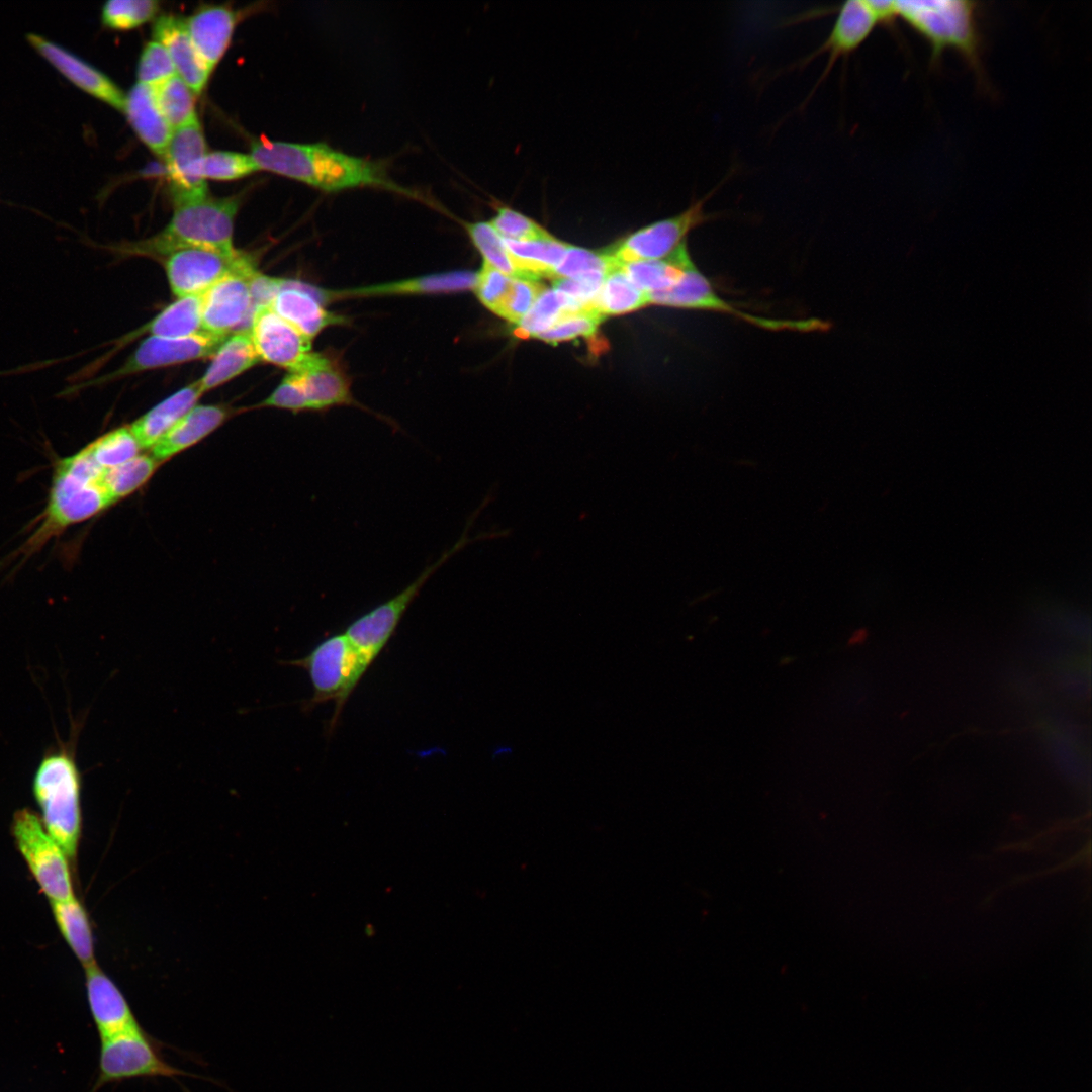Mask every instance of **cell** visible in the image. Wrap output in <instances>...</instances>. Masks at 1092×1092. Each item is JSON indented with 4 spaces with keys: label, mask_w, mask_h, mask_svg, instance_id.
Instances as JSON below:
<instances>
[{
    "label": "cell",
    "mask_w": 1092,
    "mask_h": 1092,
    "mask_svg": "<svg viewBox=\"0 0 1092 1092\" xmlns=\"http://www.w3.org/2000/svg\"><path fill=\"white\" fill-rule=\"evenodd\" d=\"M893 4L896 20L901 19L927 43L932 67L938 66L946 52L953 51L987 89L978 2L899 0Z\"/></svg>",
    "instance_id": "2"
},
{
    "label": "cell",
    "mask_w": 1092,
    "mask_h": 1092,
    "mask_svg": "<svg viewBox=\"0 0 1092 1092\" xmlns=\"http://www.w3.org/2000/svg\"><path fill=\"white\" fill-rule=\"evenodd\" d=\"M605 276L596 272L574 278L554 279L553 289L566 295L583 309L593 306Z\"/></svg>",
    "instance_id": "45"
},
{
    "label": "cell",
    "mask_w": 1092,
    "mask_h": 1092,
    "mask_svg": "<svg viewBox=\"0 0 1092 1092\" xmlns=\"http://www.w3.org/2000/svg\"><path fill=\"white\" fill-rule=\"evenodd\" d=\"M184 22L200 59L212 72L230 46L237 23L235 11L224 6L202 7Z\"/></svg>",
    "instance_id": "22"
},
{
    "label": "cell",
    "mask_w": 1092,
    "mask_h": 1092,
    "mask_svg": "<svg viewBox=\"0 0 1092 1092\" xmlns=\"http://www.w3.org/2000/svg\"><path fill=\"white\" fill-rule=\"evenodd\" d=\"M255 263L233 271L201 295V320L205 332L229 336L249 330L255 305L250 291V277Z\"/></svg>",
    "instance_id": "12"
},
{
    "label": "cell",
    "mask_w": 1092,
    "mask_h": 1092,
    "mask_svg": "<svg viewBox=\"0 0 1092 1092\" xmlns=\"http://www.w3.org/2000/svg\"><path fill=\"white\" fill-rule=\"evenodd\" d=\"M97 1079L89 1092L102 1086L134 1078L193 1076L162 1055L161 1043L142 1026L100 1039Z\"/></svg>",
    "instance_id": "5"
},
{
    "label": "cell",
    "mask_w": 1092,
    "mask_h": 1092,
    "mask_svg": "<svg viewBox=\"0 0 1092 1092\" xmlns=\"http://www.w3.org/2000/svg\"><path fill=\"white\" fill-rule=\"evenodd\" d=\"M228 414L221 405L196 404L150 449V455L159 463L171 458L213 432Z\"/></svg>",
    "instance_id": "23"
},
{
    "label": "cell",
    "mask_w": 1092,
    "mask_h": 1092,
    "mask_svg": "<svg viewBox=\"0 0 1092 1092\" xmlns=\"http://www.w3.org/2000/svg\"><path fill=\"white\" fill-rule=\"evenodd\" d=\"M260 362L249 330L229 335L215 353L203 376L198 379L203 393L247 371Z\"/></svg>",
    "instance_id": "26"
},
{
    "label": "cell",
    "mask_w": 1092,
    "mask_h": 1092,
    "mask_svg": "<svg viewBox=\"0 0 1092 1092\" xmlns=\"http://www.w3.org/2000/svg\"><path fill=\"white\" fill-rule=\"evenodd\" d=\"M249 332L260 361L292 372L313 353L311 340L277 315L270 307H258Z\"/></svg>",
    "instance_id": "14"
},
{
    "label": "cell",
    "mask_w": 1092,
    "mask_h": 1092,
    "mask_svg": "<svg viewBox=\"0 0 1092 1092\" xmlns=\"http://www.w3.org/2000/svg\"><path fill=\"white\" fill-rule=\"evenodd\" d=\"M154 40L167 50L176 74L195 95L204 89L211 72L196 52L187 32L184 19L174 15L159 17L153 29Z\"/></svg>",
    "instance_id": "21"
},
{
    "label": "cell",
    "mask_w": 1092,
    "mask_h": 1092,
    "mask_svg": "<svg viewBox=\"0 0 1092 1092\" xmlns=\"http://www.w3.org/2000/svg\"><path fill=\"white\" fill-rule=\"evenodd\" d=\"M258 170L251 155L229 151L207 152L202 166L205 180H235Z\"/></svg>",
    "instance_id": "40"
},
{
    "label": "cell",
    "mask_w": 1092,
    "mask_h": 1092,
    "mask_svg": "<svg viewBox=\"0 0 1092 1092\" xmlns=\"http://www.w3.org/2000/svg\"><path fill=\"white\" fill-rule=\"evenodd\" d=\"M158 465L159 462L150 454H140L131 460L114 467L102 465L98 477L90 485L76 493L83 491L100 493L113 505L148 481Z\"/></svg>",
    "instance_id": "28"
},
{
    "label": "cell",
    "mask_w": 1092,
    "mask_h": 1092,
    "mask_svg": "<svg viewBox=\"0 0 1092 1092\" xmlns=\"http://www.w3.org/2000/svg\"><path fill=\"white\" fill-rule=\"evenodd\" d=\"M477 273L456 270L342 290L320 289L323 301L392 295L454 293L473 289Z\"/></svg>",
    "instance_id": "19"
},
{
    "label": "cell",
    "mask_w": 1092,
    "mask_h": 1092,
    "mask_svg": "<svg viewBox=\"0 0 1092 1092\" xmlns=\"http://www.w3.org/2000/svg\"><path fill=\"white\" fill-rule=\"evenodd\" d=\"M152 89L157 106L172 130L197 119L195 94L178 75Z\"/></svg>",
    "instance_id": "34"
},
{
    "label": "cell",
    "mask_w": 1092,
    "mask_h": 1092,
    "mask_svg": "<svg viewBox=\"0 0 1092 1092\" xmlns=\"http://www.w3.org/2000/svg\"><path fill=\"white\" fill-rule=\"evenodd\" d=\"M11 831L19 852L49 901H63L75 896L69 859L48 833L41 819L28 808L17 810Z\"/></svg>",
    "instance_id": "7"
},
{
    "label": "cell",
    "mask_w": 1092,
    "mask_h": 1092,
    "mask_svg": "<svg viewBox=\"0 0 1092 1092\" xmlns=\"http://www.w3.org/2000/svg\"><path fill=\"white\" fill-rule=\"evenodd\" d=\"M544 290L545 287L538 281L514 278L510 291L495 314L517 325Z\"/></svg>",
    "instance_id": "43"
},
{
    "label": "cell",
    "mask_w": 1092,
    "mask_h": 1092,
    "mask_svg": "<svg viewBox=\"0 0 1092 1092\" xmlns=\"http://www.w3.org/2000/svg\"><path fill=\"white\" fill-rule=\"evenodd\" d=\"M877 25L880 23L869 0H851L843 3L825 41L798 64L801 67L824 53L828 55L825 68L810 96L827 78L835 63L854 53L869 38Z\"/></svg>",
    "instance_id": "15"
},
{
    "label": "cell",
    "mask_w": 1092,
    "mask_h": 1092,
    "mask_svg": "<svg viewBox=\"0 0 1092 1092\" xmlns=\"http://www.w3.org/2000/svg\"><path fill=\"white\" fill-rule=\"evenodd\" d=\"M286 664L305 669L310 677L313 695L304 704V710L335 702V712L329 727L335 728L351 693L360 681L357 675V656L346 634H335L317 644L302 658Z\"/></svg>",
    "instance_id": "6"
},
{
    "label": "cell",
    "mask_w": 1092,
    "mask_h": 1092,
    "mask_svg": "<svg viewBox=\"0 0 1092 1092\" xmlns=\"http://www.w3.org/2000/svg\"><path fill=\"white\" fill-rule=\"evenodd\" d=\"M504 244L514 259L520 279L533 281L552 278L568 246L554 237L529 242L504 239Z\"/></svg>",
    "instance_id": "29"
},
{
    "label": "cell",
    "mask_w": 1092,
    "mask_h": 1092,
    "mask_svg": "<svg viewBox=\"0 0 1092 1092\" xmlns=\"http://www.w3.org/2000/svg\"><path fill=\"white\" fill-rule=\"evenodd\" d=\"M93 457L105 467H114L140 455L142 447L129 427L110 431L87 445Z\"/></svg>",
    "instance_id": "36"
},
{
    "label": "cell",
    "mask_w": 1092,
    "mask_h": 1092,
    "mask_svg": "<svg viewBox=\"0 0 1092 1092\" xmlns=\"http://www.w3.org/2000/svg\"><path fill=\"white\" fill-rule=\"evenodd\" d=\"M489 222L504 239L529 242L549 239L552 236L532 218L507 205L499 204Z\"/></svg>",
    "instance_id": "39"
},
{
    "label": "cell",
    "mask_w": 1092,
    "mask_h": 1092,
    "mask_svg": "<svg viewBox=\"0 0 1092 1092\" xmlns=\"http://www.w3.org/2000/svg\"><path fill=\"white\" fill-rule=\"evenodd\" d=\"M269 307L311 341L327 327L347 322L324 307L318 288L294 280L284 279Z\"/></svg>",
    "instance_id": "20"
},
{
    "label": "cell",
    "mask_w": 1092,
    "mask_h": 1092,
    "mask_svg": "<svg viewBox=\"0 0 1092 1092\" xmlns=\"http://www.w3.org/2000/svg\"><path fill=\"white\" fill-rule=\"evenodd\" d=\"M293 375L305 411L326 412L335 406L357 405L350 380L338 361L324 353H312Z\"/></svg>",
    "instance_id": "16"
},
{
    "label": "cell",
    "mask_w": 1092,
    "mask_h": 1092,
    "mask_svg": "<svg viewBox=\"0 0 1092 1092\" xmlns=\"http://www.w3.org/2000/svg\"><path fill=\"white\" fill-rule=\"evenodd\" d=\"M50 904L59 931L83 968L96 963L89 918L80 901L73 896Z\"/></svg>",
    "instance_id": "30"
},
{
    "label": "cell",
    "mask_w": 1092,
    "mask_h": 1092,
    "mask_svg": "<svg viewBox=\"0 0 1092 1092\" xmlns=\"http://www.w3.org/2000/svg\"><path fill=\"white\" fill-rule=\"evenodd\" d=\"M175 75V67L165 47L156 40L148 42L138 65L139 83L153 88Z\"/></svg>",
    "instance_id": "42"
},
{
    "label": "cell",
    "mask_w": 1092,
    "mask_h": 1092,
    "mask_svg": "<svg viewBox=\"0 0 1092 1092\" xmlns=\"http://www.w3.org/2000/svg\"><path fill=\"white\" fill-rule=\"evenodd\" d=\"M163 259L169 286L177 297L201 296L229 273L254 262L238 250L205 247L178 249Z\"/></svg>",
    "instance_id": "9"
},
{
    "label": "cell",
    "mask_w": 1092,
    "mask_h": 1092,
    "mask_svg": "<svg viewBox=\"0 0 1092 1092\" xmlns=\"http://www.w3.org/2000/svg\"><path fill=\"white\" fill-rule=\"evenodd\" d=\"M30 46L60 74L91 96L123 110L125 94L103 72L65 47L36 33L26 34Z\"/></svg>",
    "instance_id": "17"
},
{
    "label": "cell",
    "mask_w": 1092,
    "mask_h": 1092,
    "mask_svg": "<svg viewBox=\"0 0 1092 1092\" xmlns=\"http://www.w3.org/2000/svg\"><path fill=\"white\" fill-rule=\"evenodd\" d=\"M605 317L596 308L589 306L567 314L554 327L539 334L536 338L556 344L580 336L589 337L597 332Z\"/></svg>",
    "instance_id": "41"
},
{
    "label": "cell",
    "mask_w": 1092,
    "mask_h": 1092,
    "mask_svg": "<svg viewBox=\"0 0 1092 1092\" xmlns=\"http://www.w3.org/2000/svg\"><path fill=\"white\" fill-rule=\"evenodd\" d=\"M648 303V294L637 288L621 267H616L606 274L593 306L606 316L629 312Z\"/></svg>",
    "instance_id": "33"
},
{
    "label": "cell",
    "mask_w": 1092,
    "mask_h": 1092,
    "mask_svg": "<svg viewBox=\"0 0 1092 1092\" xmlns=\"http://www.w3.org/2000/svg\"><path fill=\"white\" fill-rule=\"evenodd\" d=\"M513 280L514 278L483 262L477 272L473 290L480 302L496 313L510 291Z\"/></svg>",
    "instance_id": "44"
},
{
    "label": "cell",
    "mask_w": 1092,
    "mask_h": 1092,
    "mask_svg": "<svg viewBox=\"0 0 1092 1092\" xmlns=\"http://www.w3.org/2000/svg\"><path fill=\"white\" fill-rule=\"evenodd\" d=\"M714 191L694 201L680 213L639 229L604 252L617 267L669 255L686 242L692 230L711 219V214L705 212V204Z\"/></svg>",
    "instance_id": "8"
},
{
    "label": "cell",
    "mask_w": 1092,
    "mask_h": 1092,
    "mask_svg": "<svg viewBox=\"0 0 1092 1092\" xmlns=\"http://www.w3.org/2000/svg\"><path fill=\"white\" fill-rule=\"evenodd\" d=\"M139 332L164 338L187 337L205 332L201 320V296L177 297Z\"/></svg>",
    "instance_id": "31"
},
{
    "label": "cell",
    "mask_w": 1092,
    "mask_h": 1092,
    "mask_svg": "<svg viewBox=\"0 0 1092 1092\" xmlns=\"http://www.w3.org/2000/svg\"><path fill=\"white\" fill-rule=\"evenodd\" d=\"M226 337L208 332L179 338L150 336L139 345L119 369L91 382L74 386V389L105 383L136 372L212 356ZM74 389L62 393L68 394Z\"/></svg>",
    "instance_id": "10"
},
{
    "label": "cell",
    "mask_w": 1092,
    "mask_h": 1092,
    "mask_svg": "<svg viewBox=\"0 0 1092 1092\" xmlns=\"http://www.w3.org/2000/svg\"><path fill=\"white\" fill-rule=\"evenodd\" d=\"M284 278L272 277L255 271L250 277V291L255 308L269 307L283 285Z\"/></svg>",
    "instance_id": "46"
},
{
    "label": "cell",
    "mask_w": 1092,
    "mask_h": 1092,
    "mask_svg": "<svg viewBox=\"0 0 1092 1092\" xmlns=\"http://www.w3.org/2000/svg\"><path fill=\"white\" fill-rule=\"evenodd\" d=\"M581 308L569 297L554 289H545L530 310L515 325L517 337L529 338L551 329L564 316Z\"/></svg>",
    "instance_id": "32"
},
{
    "label": "cell",
    "mask_w": 1092,
    "mask_h": 1092,
    "mask_svg": "<svg viewBox=\"0 0 1092 1092\" xmlns=\"http://www.w3.org/2000/svg\"><path fill=\"white\" fill-rule=\"evenodd\" d=\"M693 265L684 242L661 259L631 262L621 268L637 288L649 294L673 286Z\"/></svg>",
    "instance_id": "27"
},
{
    "label": "cell",
    "mask_w": 1092,
    "mask_h": 1092,
    "mask_svg": "<svg viewBox=\"0 0 1092 1092\" xmlns=\"http://www.w3.org/2000/svg\"><path fill=\"white\" fill-rule=\"evenodd\" d=\"M158 11L155 0H110L102 6L101 21L108 28L127 30L150 21Z\"/></svg>",
    "instance_id": "37"
},
{
    "label": "cell",
    "mask_w": 1092,
    "mask_h": 1092,
    "mask_svg": "<svg viewBox=\"0 0 1092 1092\" xmlns=\"http://www.w3.org/2000/svg\"><path fill=\"white\" fill-rule=\"evenodd\" d=\"M81 774L72 751L60 749L40 761L32 783L42 824L69 861L77 857L82 827Z\"/></svg>",
    "instance_id": "4"
},
{
    "label": "cell",
    "mask_w": 1092,
    "mask_h": 1092,
    "mask_svg": "<svg viewBox=\"0 0 1092 1092\" xmlns=\"http://www.w3.org/2000/svg\"><path fill=\"white\" fill-rule=\"evenodd\" d=\"M422 588V581L415 579L394 597L361 615L347 627L344 633L355 650L360 679L388 643Z\"/></svg>",
    "instance_id": "11"
},
{
    "label": "cell",
    "mask_w": 1092,
    "mask_h": 1092,
    "mask_svg": "<svg viewBox=\"0 0 1092 1092\" xmlns=\"http://www.w3.org/2000/svg\"><path fill=\"white\" fill-rule=\"evenodd\" d=\"M251 157L266 170L325 192L354 188H377L412 198L420 194L395 182L386 164L353 156L326 143H292L259 139L252 143Z\"/></svg>",
    "instance_id": "1"
},
{
    "label": "cell",
    "mask_w": 1092,
    "mask_h": 1092,
    "mask_svg": "<svg viewBox=\"0 0 1092 1092\" xmlns=\"http://www.w3.org/2000/svg\"><path fill=\"white\" fill-rule=\"evenodd\" d=\"M240 204V195L206 196L176 204L170 222L162 232L123 251L158 258L186 247L234 251V222Z\"/></svg>",
    "instance_id": "3"
},
{
    "label": "cell",
    "mask_w": 1092,
    "mask_h": 1092,
    "mask_svg": "<svg viewBox=\"0 0 1092 1092\" xmlns=\"http://www.w3.org/2000/svg\"><path fill=\"white\" fill-rule=\"evenodd\" d=\"M84 971L87 1002L100 1039L141 1026L123 993L97 963Z\"/></svg>",
    "instance_id": "18"
},
{
    "label": "cell",
    "mask_w": 1092,
    "mask_h": 1092,
    "mask_svg": "<svg viewBox=\"0 0 1092 1092\" xmlns=\"http://www.w3.org/2000/svg\"><path fill=\"white\" fill-rule=\"evenodd\" d=\"M206 153L198 119L173 130L163 159L174 205L208 196L202 172Z\"/></svg>",
    "instance_id": "13"
},
{
    "label": "cell",
    "mask_w": 1092,
    "mask_h": 1092,
    "mask_svg": "<svg viewBox=\"0 0 1092 1092\" xmlns=\"http://www.w3.org/2000/svg\"><path fill=\"white\" fill-rule=\"evenodd\" d=\"M122 111L144 144L163 158L173 130L157 106L153 89L138 82L125 95Z\"/></svg>",
    "instance_id": "25"
},
{
    "label": "cell",
    "mask_w": 1092,
    "mask_h": 1092,
    "mask_svg": "<svg viewBox=\"0 0 1092 1092\" xmlns=\"http://www.w3.org/2000/svg\"><path fill=\"white\" fill-rule=\"evenodd\" d=\"M464 228L473 245L483 256L484 262L512 278L520 279V274L512 255L504 244V239L489 221L464 222Z\"/></svg>",
    "instance_id": "35"
},
{
    "label": "cell",
    "mask_w": 1092,
    "mask_h": 1092,
    "mask_svg": "<svg viewBox=\"0 0 1092 1092\" xmlns=\"http://www.w3.org/2000/svg\"><path fill=\"white\" fill-rule=\"evenodd\" d=\"M203 394L198 381L182 387L153 406L130 425L142 449H151L179 420L194 407Z\"/></svg>",
    "instance_id": "24"
},
{
    "label": "cell",
    "mask_w": 1092,
    "mask_h": 1092,
    "mask_svg": "<svg viewBox=\"0 0 1092 1092\" xmlns=\"http://www.w3.org/2000/svg\"><path fill=\"white\" fill-rule=\"evenodd\" d=\"M616 267L605 252H593L568 245L560 263L553 271L552 278H574L596 272L606 275Z\"/></svg>",
    "instance_id": "38"
}]
</instances>
